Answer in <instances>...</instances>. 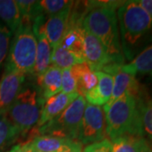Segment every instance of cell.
<instances>
[{
	"instance_id": "cell-28",
	"label": "cell",
	"mask_w": 152,
	"mask_h": 152,
	"mask_svg": "<svg viewBox=\"0 0 152 152\" xmlns=\"http://www.w3.org/2000/svg\"><path fill=\"white\" fill-rule=\"evenodd\" d=\"M83 152H112V142L108 139L90 144L83 149Z\"/></svg>"
},
{
	"instance_id": "cell-25",
	"label": "cell",
	"mask_w": 152,
	"mask_h": 152,
	"mask_svg": "<svg viewBox=\"0 0 152 152\" xmlns=\"http://www.w3.org/2000/svg\"><path fill=\"white\" fill-rule=\"evenodd\" d=\"M141 114L144 133L152 140V96L147 100L142 98Z\"/></svg>"
},
{
	"instance_id": "cell-4",
	"label": "cell",
	"mask_w": 152,
	"mask_h": 152,
	"mask_svg": "<svg viewBox=\"0 0 152 152\" xmlns=\"http://www.w3.org/2000/svg\"><path fill=\"white\" fill-rule=\"evenodd\" d=\"M37 37L32 24L21 21L11 40L5 69L15 70L26 76L32 74L37 56Z\"/></svg>"
},
{
	"instance_id": "cell-8",
	"label": "cell",
	"mask_w": 152,
	"mask_h": 152,
	"mask_svg": "<svg viewBox=\"0 0 152 152\" xmlns=\"http://www.w3.org/2000/svg\"><path fill=\"white\" fill-rule=\"evenodd\" d=\"M113 77V88L112 96L106 105L113 103L124 94H131L136 97H142L140 84L136 76L122 70L121 65L113 64L103 70Z\"/></svg>"
},
{
	"instance_id": "cell-9",
	"label": "cell",
	"mask_w": 152,
	"mask_h": 152,
	"mask_svg": "<svg viewBox=\"0 0 152 152\" xmlns=\"http://www.w3.org/2000/svg\"><path fill=\"white\" fill-rule=\"evenodd\" d=\"M26 75L5 69L0 79V114H5L25 86Z\"/></svg>"
},
{
	"instance_id": "cell-7",
	"label": "cell",
	"mask_w": 152,
	"mask_h": 152,
	"mask_svg": "<svg viewBox=\"0 0 152 152\" xmlns=\"http://www.w3.org/2000/svg\"><path fill=\"white\" fill-rule=\"evenodd\" d=\"M107 139L106 119L103 108L87 103L82 117L77 140L82 145H90Z\"/></svg>"
},
{
	"instance_id": "cell-11",
	"label": "cell",
	"mask_w": 152,
	"mask_h": 152,
	"mask_svg": "<svg viewBox=\"0 0 152 152\" xmlns=\"http://www.w3.org/2000/svg\"><path fill=\"white\" fill-rule=\"evenodd\" d=\"M45 20L43 15L37 17L32 23L33 31L37 37V56L32 75L36 77L41 75L51 66L53 48L49 43L45 34L42 31V25Z\"/></svg>"
},
{
	"instance_id": "cell-17",
	"label": "cell",
	"mask_w": 152,
	"mask_h": 152,
	"mask_svg": "<svg viewBox=\"0 0 152 152\" xmlns=\"http://www.w3.org/2000/svg\"><path fill=\"white\" fill-rule=\"evenodd\" d=\"M70 69L77 80V93L80 96H85L88 91L96 86L98 81L97 76L95 71H93L86 62L73 66Z\"/></svg>"
},
{
	"instance_id": "cell-18",
	"label": "cell",
	"mask_w": 152,
	"mask_h": 152,
	"mask_svg": "<svg viewBox=\"0 0 152 152\" xmlns=\"http://www.w3.org/2000/svg\"><path fill=\"white\" fill-rule=\"evenodd\" d=\"M0 21L14 35L22 21L21 14L16 1L0 0Z\"/></svg>"
},
{
	"instance_id": "cell-24",
	"label": "cell",
	"mask_w": 152,
	"mask_h": 152,
	"mask_svg": "<svg viewBox=\"0 0 152 152\" xmlns=\"http://www.w3.org/2000/svg\"><path fill=\"white\" fill-rule=\"evenodd\" d=\"M17 4L20 11L22 21L31 23L37 18L41 16L38 6V1L35 0H18Z\"/></svg>"
},
{
	"instance_id": "cell-27",
	"label": "cell",
	"mask_w": 152,
	"mask_h": 152,
	"mask_svg": "<svg viewBox=\"0 0 152 152\" xmlns=\"http://www.w3.org/2000/svg\"><path fill=\"white\" fill-rule=\"evenodd\" d=\"M77 91H78L77 80L70 69L63 70L61 92L65 94H72V93H77Z\"/></svg>"
},
{
	"instance_id": "cell-14",
	"label": "cell",
	"mask_w": 152,
	"mask_h": 152,
	"mask_svg": "<svg viewBox=\"0 0 152 152\" xmlns=\"http://www.w3.org/2000/svg\"><path fill=\"white\" fill-rule=\"evenodd\" d=\"M97 76L96 86L85 95L87 103L96 106H105L112 96L113 77L103 71H95Z\"/></svg>"
},
{
	"instance_id": "cell-33",
	"label": "cell",
	"mask_w": 152,
	"mask_h": 152,
	"mask_svg": "<svg viewBox=\"0 0 152 152\" xmlns=\"http://www.w3.org/2000/svg\"><path fill=\"white\" fill-rule=\"evenodd\" d=\"M34 152H41V151H34Z\"/></svg>"
},
{
	"instance_id": "cell-6",
	"label": "cell",
	"mask_w": 152,
	"mask_h": 152,
	"mask_svg": "<svg viewBox=\"0 0 152 152\" xmlns=\"http://www.w3.org/2000/svg\"><path fill=\"white\" fill-rule=\"evenodd\" d=\"M86 98L79 96L67 108L42 127L36 128L38 135H52L77 140L82 117L86 107Z\"/></svg>"
},
{
	"instance_id": "cell-30",
	"label": "cell",
	"mask_w": 152,
	"mask_h": 152,
	"mask_svg": "<svg viewBox=\"0 0 152 152\" xmlns=\"http://www.w3.org/2000/svg\"><path fill=\"white\" fill-rule=\"evenodd\" d=\"M8 152H34L31 141L25 142L12 147Z\"/></svg>"
},
{
	"instance_id": "cell-16",
	"label": "cell",
	"mask_w": 152,
	"mask_h": 152,
	"mask_svg": "<svg viewBox=\"0 0 152 152\" xmlns=\"http://www.w3.org/2000/svg\"><path fill=\"white\" fill-rule=\"evenodd\" d=\"M121 69L133 75H146L152 80V43L129 64L121 65Z\"/></svg>"
},
{
	"instance_id": "cell-3",
	"label": "cell",
	"mask_w": 152,
	"mask_h": 152,
	"mask_svg": "<svg viewBox=\"0 0 152 152\" xmlns=\"http://www.w3.org/2000/svg\"><path fill=\"white\" fill-rule=\"evenodd\" d=\"M141 102L142 97L127 93L113 103L103 106L106 134L111 141L123 136L144 137Z\"/></svg>"
},
{
	"instance_id": "cell-1",
	"label": "cell",
	"mask_w": 152,
	"mask_h": 152,
	"mask_svg": "<svg viewBox=\"0 0 152 152\" xmlns=\"http://www.w3.org/2000/svg\"><path fill=\"white\" fill-rule=\"evenodd\" d=\"M124 60L130 62L152 43V17L136 0L124 1L117 9Z\"/></svg>"
},
{
	"instance_id": "cell-19",
	"label": "cell",
	"mask_w": 152,
	"mask_h": 152,
	"mask_svg": "<svg viewBox=\"0 0 152 152\" xmlns=\"http://www.w3.org/2000/svg\"><path fill=\"white\" fill-rule=\"evenodd\" d=\"M111 142L112 152H147L151 148L141 136H123Z\"/></svg>"
},
{
	"instance_id": "cell-13",
	"label": "cell",
	"mask_w": 152,
	"mask_h": 152,
	"mask_svg": "<svg viewBox=\"0 0 152 152\" xmlns=\"http://www.w3.org/2000/svg\"><path fill=\"white\" fill-rule=\"evenodd\" d=\"M73 6L74 4L70 8L60 12L59 14L50 16L46 20H44V21L42 22V31L45 34L49 43L51 44L53 49L60 43L64 35Z\"/></svg>"
},
{
	"instance_id": "cell-10",
	"label": "cell",
	"mask_w": 152,
	"mask_h": 152,
	"mask_svg": "<svg viewBox=\"0 0 152 152\" xmlns=\"http://www.w3.org/2000/svg\"><path fill=\"white\" fill-rule=\"evenodd\" d=\"M83 39L84 58L93 71H103L107 66L113 64L101 42L85 28Z\"/></svg>"
},
{
	"instance_id": "cell-29",
	"label": "cell",
	"mask_w": 152,
	"mask_h": 152,
	"mask_svg": "<svg viewBox=\"0 0 152 152\" xmlns=\"http://www.w3.org/2000/svg\"><path fill=\"white\" fill-rule=\"evenodd\" d=\"M80 142L75 140H71L58 152H83V148Z\"/></svg>"
},
{
	"instance_id": "cell-20",
	"label": "cell",
	"mask_w": 152,
	"mask_h": 152,
	"mask_svg": "<svg viewBox=\"0 0 152 152\" xmlns=\"http://www.w3.org/2000/svg\"><path fill=\"white\" fill-rule=\"evenodd\" d=\"M85 62V59L80 55L71 52L61 45H58L53 49L51 65L55 66L62 70L71 69L73 66Z\"/></svg>"
},
{
	"instance_id": "cell-22",
	"label": "cell",
	"mask_w": 152,
	"mask_h": 152,
	"mask_svg": "<svg viewBox=\"0 0 152 152\" xmlns=\"http://www.w3.org/2000/svg\"><path fill=\"white\" fill-rule=\"evenodd\" d=\"M20 134V132L11 124L5 114H0V152L14 144Z\"/></svg>"
},
{
	"instance_id": "cell-32",
	"label": "cell",
	"mask_w": 152,
	"mask_h": 152,
	"mask_svg": "<svg viewBox=\"0 0 152 152\" xmlns=\"http://www.w3.org/2000/svg\"><path fill=\"white\" fill-rule=\"evenodd\" d=\"M147 152H152V148H151H151H150V149L148 150V151H147Z\"/></svg>"
},
{
	"instance_id": "cell-21",
	"label": "cell",
	"mask_w": 152,
	"mask_h": 152,
	"mask_svg": "<svg viewBox=\"0 0 152 152\" xmlns=\"http://www.w3.org/2000/svg\"><path fill=\"white\" fill-rule=\"evenodd\" d=\"M70 139L52 135H37L31 140L34 151L41 152H58L70 141Z\"/></svg>"
},
{
	"instance_id": "cell-12",
	"label": "cell",
	"mask_w": 152,
	"mask_h": 152,
	"mask_svg": "<svg viewBox=\"0 0 152 152\" xmlns=\"http://www.w3.org/2000/svg\"><path fill=\"white\" fill-rule=\"evenodd\" d=\"M80 95L78 93L65 94V93L59 92L53 96L47 99L42 105L40 118L36 128L42 127V125L48 123L49 121L58 117Z\"/></svg>"
},
{
	"instance_id": "cell-31",
	"label": "cell",
	"mask_w": 152,
	"mask_h": 152,
	"mask_svg": "<svg viewBox=\"0 0 152 152\" xmlns=\"http://www.w3.org/2000/svg\"><path fill=\"white\" fill-rule=\"evenodd\" d=\"M136 1L152 17V0H136Z\"/></svg>"
},
{
	"instance_id": "cell-26",
	"label": "cell",
	"mask_w": 152,
	"mask_h": 152,
	"mask_svg": "<svg viewBox=\"0 0 152 152\" xmlns=\"http://www.w3.org/2000/svg\"><path fill=\"white\" fill-rule=\"evenodd\" d=\"M12 37V32L0 21V69L7 58Z\"/></svg>"
},
{
	"instance_id": "cell-23",
	"label": "cell",
	"mask_w": 152,
	"mask_h": 152,
	"mask_svg": "<svg viewBox=\"0 0 152 152\" xmlns=\"http://www.w3.org/2000/svg\"><path fill=\"white\" fill-rule=\"evenodd\" d=\"M74 3L69 0H41L38 1V6L42 15L50 17L70 8Z\"/></svg>"
},
{
	"instance_id": "cell-5",
	"label": "cell",
	"mask_w": 152,
	"mask_h": 152,
	"mask_svg": "<svg viewBox=\"0 0 152 152\" xmlns=\"http://www.w3.org/2000/svg\"><path fill=\"white\" fill-rule=\"evenodd\" d=\"M43 103L37 87L24 86L5 115L11 124L24 134L37 126Z\"/></svg>"
},
{
	"instance_id": "cell-15",
	"label": "cell",
	"mask_w": 152,
	"mask_h": 152,
	"mask_svg": "<svg viewBox=\"0 0 152 152\" xmlns=\"http://www.w3.org/2000/svg\"><path fill=\"white\" fill-rule=\"evenodd\" d=\"M63 70L51 65L41 75L37 77V88L44 102L61 92Z\"/></svg>"
},
{
	"instance_id": "cell-2",
	"label": "cell",
	"mask_w": 152,
	"mask_h": 152,
	"mask_svg": "<svg viewBox=\"0 0 152 152\" xmlns=\"http://www.w3.org/2000/svg\"><path fill=\"white\" fill-rule=\"evenodd\" d=\"M123 2H90L93 6L84 15L82 25L87 31L91 33L102 44L112 62L118 64H124L120 42L117 9Z\"/></svg>"
}]
</instances>
